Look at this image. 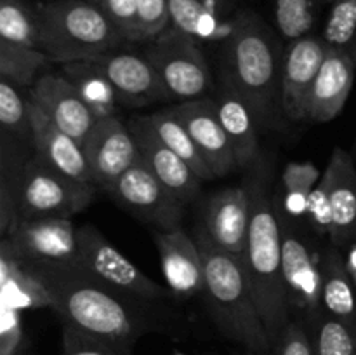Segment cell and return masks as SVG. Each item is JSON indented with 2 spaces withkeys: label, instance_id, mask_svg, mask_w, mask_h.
<instances>
[{
  "label": "cell",
  "instance_id": "35",
  "mask_svg": "<svg viewBox=\"0 0 356 355\" xmlns=\"http://www.w3.org/2000/svg\"><path fill=\"white\" fill-rule=\"evenodd\" d=\"M0 124L3 132L16 136L24 143H31L28 97L21 96L16 86L2 79H0Z\"/></svg>",
  "mask_w": 356,
  "mask_h": 355
},
{
  "label": "cell",
  "instance_id": "36",
  "mask_svg": "<svg viewBox=\"0 0 356 355\" xmlns=\"http://www.w3.org/2000/svg\"><path fill=\"white\" fill-rule=\"evenodd\" d=\"M63 355H131V347L90 336L63 324Z\"/></svg>",
  "mask_w": 356,
  "mask_h": 355
},
{
  "label": "cell",
  "instance_id": "29",
  "mask_svg": "<svg viewBox=\"0 0 356 355\" xmlns=\"http://www.w3.org/2000/svg\"><path fill=\"white\" fill-rule=\"evenodd\" d=\"M145 118L149 124V127H152L153 131H155V134L159 136L160 141L165 146H169L174 153H177V155L195 171V174H197L202 181L216 180V174L212 173L209 164L205 162L202 153L198 152L197 145H195V141L191 139L190 132L186 131L183 122L174 115L172 110L155 111V113L145 115Z\"/></svg>",
  "mask_w": 356,
  "mask_h": 355
},
{
  "label": "cell",
  "instance_id": "21",
  "mask_svg": "<svg viewBox=\"0 0 356 355\" xmlns=\"http://www.w3.org/2000/svg\"><path fill=\"white\" fill-rule=\"evenodd\" d=\"M31 120V146L33 155L45 166L73 180L94 183L82 145L58 127L33 101L28 97Z\"/></svg>",
  "mask_w": 356,
  "mask_h": 355
},
{
  "label": "cell",
  "instance_id": "1",
  "mask_svg": "<svg viewBox=\"0 0 356 355\" xmlns=\"http://www.w3.org/2000/svg\"><path fill=\"white\" fill-rule=\"evenodd\" d=\"M28 263L47 285L52 310L59 313L63 324L125 347L156 329L149 303L122 294L73 265Z\"/></svg>",
  "mask_w": 356,
  "mask_h": 355
},
{
  "label": "cell",
  "instance_id": "9",
  "mask_svg": "<svg viewBox=\"0 0 356 355\" xmlns=\"http://www.w3.org/2000/svg\"><path fill=\"white\" fill-rule=\"evenodd\" d=\"M97 191L94 183L73 180L31 155L21 174L17 221L38 216L72 218L92 204Z\"/></svg>",
  "mask_w": 356,
  "mask_h": 355
},
{
  "label": "cell",
  "instance_id": "38",
  "mask_svg": "<svg viewBox=\"0 0 356 355\" xmlns=\"http://www.w3.org/2000/svg\"><path fill=\"white\" fill-rule=\"evenodd\" d=\"M19 310L2 306L0 312V355H26L28 336Z\"/></svg>",
  "mask_w": 356,
  "mask_h": 355
},
{
  "label": "cell",
  "instance_id": "6",
  "mask_svg": "<svg viewBox=\"0 0 356 355\" xmlns=\"http://www.w3.org/2000/svg\"><path fill=\"white\" fill-rule=\"evenodd\" d=\"M305 223L334 247L344 249L356 242V166L346 150L334 148L309 197Z\"/></svg>",
  "mask_w": 356,
  "mask_h": 355
},
{
  "label": "cell",
  "instance_id": "7",
  "mask_svg": "<svg viewBox=\"0 0 356 355\" xmlns=\"http://www.w3.org/2000/svg\"><path fill=\"white\" fill-rule=\"evenodd\" d=\"M277 207V205H275ZM278 212V211H277ZM282 230V274L291 317L309 322L322 308V251L302 221L278 212Z\"/></svg>",
  "mask_w": 356,
  "mask_h": 355
},
{
  "label": "cell",
  "instance_id": "8",
  "mask_svg": "<svg viewBox=\"0 0 356 355\" xmlns=\"http://www.w3.org/2000/svg\"><path fill=\"white\" fill-rule=\"evenodd\" d=\"M145 54L159 73L169 100H200L211 90V66L200 44L184 31L169 26L148 42Z\"/></svg>",
  "mask_w": 356,
  "mask_h": 355
},
{
  "label": "cell",
  "instance_id": "16",
  "mask_svg": "<svg viewBox=\"0 0 356 355\" xmlns=\"http://www.w3.org/2000/svg\"><path fill=\"white\" fill-rule=\"evenodd\" d=\"M28 97L58 125L61 131L83 145L99 118L83 101L65 73H44L28 90Z\"/></svg>",
  "mask_w": 356,
  "mask_h": 355
},
{
  "label": "cell",
  "instance_id": "4",
  "mask_svg": "<svg viewBox=\"0 0 356 355\" xmlns=\"http://www.w3.org/2000/svg\"><path fill=\"white\" fill-rule=\"evenodd\" d=\"M195 240L204 258L205 301L218 329L254 354H268L273 343L261 319L242 258L216 247L198 228Z\"/></svg>",
  "mask_w": 356,
  "mask_h": 355
},
{
  "label": "cell",
  "instance_id": "44",
  "mask_svg": "<svg viewBox=\"0 0 356 355\" xmlns=\"http://www.w3.org/2000/svg\"><path fill=\"white\" fill-rule=\"evenodd\" d=\"M228 2H232V3H235V6H238L240 0H228Z\"/></svg>",
  "mask_w": 356,
  "mask_h": 355
},
{
  "label": "cell",
  "instance_id": "22",
  "mask_svg": "<svg viewBox=\"0 0 356 355\" xmlns=\"http://www.w3.org/2000/svg\"><path fill=\"white\" fill-rule=\"evenodd\" d=\"M356 61L350 54L327 49L320 72L313 84L308 120L327 124L343 111L355 86Z\"/></svg>",
  "mask_w": 356,
  "mask_h": 355
},
{
  "label": "cell",
  "instance_id": "39",
  "mask_svg": "<svg viewBox=\"0 0 356 355\" xmlns=\"http://www.w3.org/2000/svg\"><path fill=\"white\" fill-rule=\"evenodd\" d=\"M138 13L145 42H152L170 26L169 0H138Z\"/></svg>",
  "mask_w": 356,
  "mask_h": 355
},
{
  "label": "cell",
  "instance_id": "15",
  "mask_svg": "<svg viewBox=\"0 0 356 355\" xmlns=\"http://www.w3.org/2000/svg\"><path fill=\"white\" fill-rule=\"evenodd\" d=\"M250 225V194L245 183L216 191L202 205L197 228L221 251L242 256Z\"/></svg>",
  "mask_w": 356,
  "mask_h": 355
},
{
  "label": "cell",
  "instance_id": "43",
  "mask_svg": "<svg viewBox=\"0 0 356 355\" xmlns=\"http://www.w3.org/2000/svg\"><path fill=\"white\" fill-rule=\"evenodd\" d=\"M170 355H188V354H184V352H172Z\"/></svg>",
  "mask_w": 356,
  "mask_h": 355
},
{
  "label": "cell",
  "instance_id": "17",
  "mask_svg": "<svg viewBox=\"0 0 356 355\" xmlns=\"http://www.w3.org/2000/svg\"><path fill=\"white\" fill-rule=\"evenodd\" d=\"M153 240L159 249L163 278L172 296L184 299L204 294V258L195 237L188 235L179 226L174 230H153Z\"/></svg>",
  "mask_w": 356,
  "mask_h": 355
},
{
  "label": "cell",
  "instance_id": "13",
  "mask_svg": "<svg viewBox=\"0 0 356 355\" xmlns=\"http://www.w3.org/2000/svg\"><path fill=\"white\" fill-rule=\"evenodd\" d=\"M82 148L94 184L101 191H106L125 171L141 159L129 124H124L117 115L99 118L83 141Z\"/></svg>",
  "mask_w": 356,
  "mask_h": 355
},
{
  "label": "cell",
  "instance_id": "40",
  "mask_svg": "<svg viewBox=\"0 0 356 355\" xmlns=\"http://www.w3.org/2000/svg\"><path fill=\"white\" fill-rule=\"evenodd\" d=\"M277 355H315L308 331L299 320H291L275 343Z\"/></svg>",
  "mask_w": 356,
  "mask_h": 355
},
{
  "label": "cell",
  "instance_id": "5",
  "mask_svg": "<svg viewBox=\"0 0 356 355\" xmlns=\"http://www.w3.org/2000/svg\"><path fill=\"white\" fill-rule=\"evenodd\" d=\"M38 49L52 65L92 61L129 44L97 3L89 0H54L35 6Z\"/></svg>",
  "mask_w": 356,
  "mask_h": 355
},
{
  "label": "cell",
  "instance_id": "42",
  "mask_svg": "<svg viewBox=\"0 0 356 355\" xmlns=\"http://www.w3.org/2000/svg\"><path fill=\"white\" fill-rule=\"evenodd\" d=\"M316 2H318V3H329V6H330V3H332L334 0H316Z\"/></svg>",
  "mask_w": 356,
  "mask_h": 355
},
{
  "label": "cell",
  "instance_id": "45",
  "mask_svg": "<svg viewBox=\"0 0 356 355\" xmlns=\"http://www.w3.org/2000/svg\"><path fill=\"white\" fill-rule=\"evenodd\" d=\"M89 2H94V3H99V0H89Z\"/></svg>",
  "mask_w": 356,
  "mask_h": 355
},
{
  "label": "cell",
  "instance_id": "27",
  "mask_svg": "<svg viewBox=\"0 0 356 355\" xmlns=\"http://www.w3.org/2000/svg\"><path fill=\"white\" fill-rule=\"evenodd\" d=\"M322 174L313 162H289L282 171L280 187L273 194L277 211L287 218L305 221L309 197Z\"/></svg>",
  "mask_w": 356,
  "mask_h": 355
},
{
  "label": "cell",
  "instance_id": "28",
  "mask_svg": "<svg viewBox=\"0 0 356 355\" xmlns=\"http://www.w3.org/2000/svg\"><path fill=\"white\" fill-rule=\"evenodd\" d=\"M97 118L113 117L120 106V97L96 61H76L61 66Z\"/></svg>",
  "mask_w": 356,
  "mask_h": 355
},
{
  "label": "cell",
  "instance_id": "11",
  "mask_svg": "<svg viewBox=\"0 0 356 355\" xmlns=\"http://www.w3.org/2000/svg\"><path fill=\"white\" fill-rule=\"evenodd\" d=\"M106 194L122 209L152 225L153 230H174L181 226L186 205L156 180L141 159L125 171Z\"/></svg>",
  "mask_w": 356,
  "mask_h": 355
},
{
  "label": "cell",
  "instance_id": "32",
  "mask_svg": "<svg viewBox=\"0 0 356 355\" xmlns=\"http://www.w3.org/2000/svg\"><path fill=\"white\" fill-rule=\"evenodd\" d=\"M0 40L38 47L35 6L26 0H0Z\"/></svg>",
  "mask_w": 356,
  "mask_h": 355
},
{
  "label": "cell",
  "instance_id": "48",
  "mask_svg": "<svg viewBox=\"0 0 356 355\" xmlns=\"http://www.w3.org/2000/svg\"><path fill=\"white\" fill-rule=\"evenodd\" d=\"M45 2H54V0H45Z\"/></svg>",
  "mask_w": 356,
  "mask_h": 355
},
{
  "label": "cell",
  "instance_id": "20",
  "mask_svg": "<svg viewBox=\"0 0 356 355\" xmlns=\"http://www.w3.org/2000/svg\"><path fill=\"white\" fill-rule=\"evenodd\" d=\"M170 110L183 122L216 178H222L236 169L235 153L216 113L212 97L183 101Z\"/></svg>",
  "mask_w": 356,
  "mask_h": 355
},
{
  "label": "cell",
  "instance_id": "46",
  "mask_svg": "<svg viewBox=\"0 0 356 355\" xmlns=\"http://www.w3.org/2000/svg\"><path fill=\"white\" fill-rule=\"evenodd\" d=\"M247 355H257V354H254V352H250V354H247Z\"/></svg>",
  "mask_w": 356,
  "mask_h": 355
},
{
  "label": "cell",
  "instance_id": "2",
  "mask_svg": "<svg viewBox=\"0 0 356 355\" xmlns=\"http://www.w3.org/2000/svg\"><path fill=\"white\" fill-rule=\"evenodd\" d=\"M271 178L273 162L261 153L245 180L250 194V225L240 258L249 275L261 319L275 347L292 319L282 274V230Z\"/></svg>",
  "mask_w": 356,
  "mask_h": 355
},
{
  "label": "cell",
  "instance_id": "47",
  "mask_svg": "<svg viewBox=\"0 0 356 355\" xmlns=\"http://www.w3.org/2000/svg\"><path fill=\"white\" fill-rule=\"evenodd\" d=\"M355 153H356V139H355Z\"/></svg>",
  "mask_w": 356,
  "mask_h": 355
},
{
  "label": "cell",
  "instance_id": "34",
  "mask_svg": "<svg viewBox=\"0 0 356 355\" xmlns=\"http://www.w3.org/2000/svg\"><path fill=\"white\" fill-rule=\"evenodd\" d=\"M271 3L280 37L294 42L312 35L316 19V0H271Z\"/></svg>",
  "mask_w": 356,
  "mask_h": 355
},
{
  "label": "cell",
  "instance_id": "23",
  "mask_svg": "<svg viewBox=\"0 0 356 355\" xmlns=\"http://www.w3.org/2000/svg\"><path fill=\"white\" fill-rule=\"evenodd\" d=\"M212 100H214L219 122L225 127L229 145L235 153L236 169H250L261 157L259 138H257L259 125L252 110L225 80L219 82L218 96Z\"/></svg>",
  "mask_w": 356,
  "mask_h": 355
},
{
  "label": "cell",
  "instance_id": "33",
  "mask_svg": "<svg viewBox=\"0 0 356 355\" xmlns=\"http://www.w3.org/2000/svg\"><path fill=\"white\" fill-rule=\"evenodd\" d=\"M327 49L350 54L356 61V0H334L322 28Z\"/></svg>",
  "mask_w": 356,
  "mask_h": 355
},
{
  "label": "cell",
  "instance_id": "12",
  "mask_svg": "<svg viewBox=\"0 0 356 355\" xmlns=\"http://www.w3.org/2000/svg\"><path fill=\"white\" fill-rule=\"evenodd\" d=\"M2 240L31 263L73 265L79 253L76 228L72 219L61 216L19 219Z\"/></svg>",
  "mask_w": 356,
  "mask_h": 355
},
{
  "label": "cell",
  "instance_id": "25",
  "mask_svg": "<svg viewBox=\"0 0 356 355\" xmlns=\"http://www.w3.org/2000/svg\"><path fill=\"white\" fill-rule=\"evenodd\" d=\"M322 308L327 315L356 329V287L343 251L327 244L322 251Z\"/></svg>",
  "mask_w": 356,
  "mask_h": 355
},
{
  "label": "cell",
  "instance_id": "26",
  "mask_svg": "<svg viewBox=\"0 0 356 355\" xmlns=\"http://www.w3.org/2000/svg\"><path fill=\"white\" fill-rule=\"evenodd\" d=\"M28 143L2 131V157H0V235L7 237L17 221V194L21 174L28 159Z\"/></svg>",
  "mask_w": 356,
  "mask_h": 355
},
{
  "label": "cell",
  "instance_id": "30",
  "mask_svg": "<svg viewBox=\"0 0 356 355\" xmlns=\"http://www.w3.org/2000/svg\"><path fill=\"white\" fill-rule=\"evenodd\" d=\"M49 65L52 63L42 49L0 40V79L17 89L30 90Z\"/></svg>",
  "mask_w": 356,
  "mask_h": 355
},
{
  "label": "cell",
  "instance_id": "18",
  "mask_svg": "<svg viewBox=\"0 0 356 355\" xmlns=\"http://www.w3.org/2000/svg\"><path fill=\"white\" fill-rule=\"evenodd\" d=\"M92 61H96L106 73L108 80L120 97L122 106H146L156 101L169 100L159 73L145 52L118 47Z\"/></svg>",
  "mask_w": 356,
  "mask_h": 355
},
{
  "label": "cell",
  "instance_id": "37",
  "mask_svg": "<svg viewBox=\"0 0 356 355\" xmlns=\"http://www.w3.org/2000/svg\"><path fill=\"white\" fill-rule=\"evenodd\" d=\"M97 6L103 9L111 24L120 31L129 44L145 42L141 21H139L138 0H99Z\"/></svg>",
  "mask_w": 356,
  "mask_h": 355
},
{
  "label": "cell",
  "instance_id": "19",
  "mask_svg": "<svg viewBox=\"0 0 356 355\" xmlns=\"http://www.w3.org/2000/svg\"><path fill=\"white\" fill-rule=\"evenodd\" d=\"M129 129L138 143L141 160L155 174L156 180L184 205L193 202L200 194L202 187V180L195 174V171L177 153L160 141L159 136L146 122L145 115L131 118Z\"/></svg>",
  "mask_w": 356,
  "mask_h": 355
},
{
  "label": "cell",
  "instance_id": "24",
  "mask_svg": "<svg viewBox=\"0 0 356 355\" xmlns=\"http://www.w3.org/2000/svg\"><path fill=\"white\" fill-rule=\"evenodd\" d=\"M0 303L19 312L52 308V296L40 275L28 261L0 240Z\"/></svg>",
  "mask_w": 356,
  "mask_h": 355
},
{
  "label": "cell",
  "instance_id": "14",
  "mask_svg": "<svg viewBox=\"0 0 356 355\" xmlns=\"http://www.w3.org/2000/svg\"><path fill=\"white\" fill-rule=\"evenodd\" d=\"M327 56V45L320 35H308L289 42L282 65V113L289 122L308 120L313 84Z\"/></svg>",
  "mask_w": 356,
  "mask_h": 355
},
{
  "label": "cell",
  "instance_id": "10",
  "mask_svg": "<svg viewBox=\"0 0 356 355\" xmlns=\"http://www.w3.org/2000/svg\"><path fill=\"white\" fill-rule=\"evenodd\" d=\"M76 239L79 253L73 267L87 271L103 284L120 291L122 294L149 305L172 296L169 287H163L162 284L149 278L145 271L139 270L92 225L76 230Z\"/></svg>",
  "mask_w": 356,
  "mask_h": 355
},
{
  "label": "cell",
  "instance_id": "3",
  "mask_svg": "<svg viewBox=\"0 0 356 355\" xmlns=\"http://www.w3.org/2000/svg\"><path fill=\"white\" fill-rule=\"evenodd\" d=\"M284 49L277 31L254 10L243 9L233 37L221 47V80L243 97L263 129L275 127L282 113Z\"/></svg>",
  "mask_w": 356,
  "mask_h": 355
},
{
  "label": "cell",
  "instance_id": "31",
  "mask_svg": "<svg viewBox=\"0 0 356 355\" xmlns=\"http://www.w3.org/2000/svg\"><path fill=\"white\" fill-rule=\"evenodd\" d=\"M308 324L315 355H356V329L346 322L322 312Z\"/></svg>",
  "mask_w": 356,
  "mask_h": 355
},
{
  "label": "cell",
  "instance_id": "41",
  "mask_svg": "<svg viewBox=\"0 0 356 355\" xmlns=\"http://www.w3.org/2000/svg\"><path fill=\"white\" fill-rule=\"evenodd\" d=\"M343 251L344 256V263H346L348 274H350L351 281H353L355 287H356V242H351L350 246H346Z\"/></svg>",
  "mask_w": 356,
  "mask_h": 355
}]
</instances>
